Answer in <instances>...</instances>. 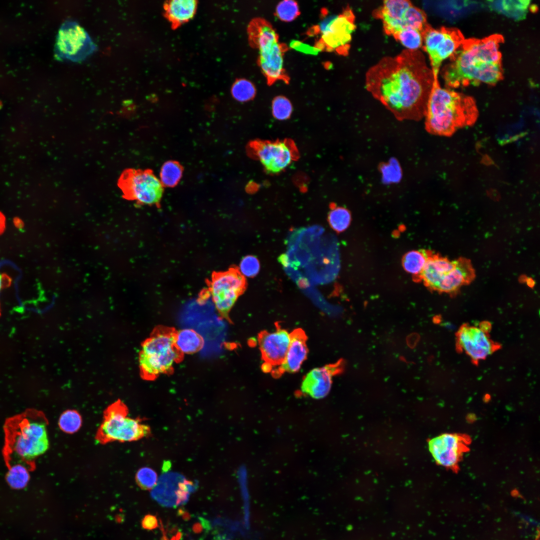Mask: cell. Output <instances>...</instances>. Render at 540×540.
<instances>
[{
    "mask_svg": "<svg viewBox=\"0 0 540 540\" xmlns=\"http://www.w3.org/2000/svg\"><path fill=\"white\" fill-rule=\"evenodd\" d=\"M468 439L456 434H444L428 442V449L436 462L455 468L467 450Z\"/></svg>",
    "mask_w": 540,
    "mask_h": 540,
    "instance_id": "2e32d148",
    "label": "cell"
},
{
    "mask_svg": "<svg viewBox=\"0 0 540 540\" xmlns=\"http://www.w3.org/2000/svg\"><path fill=\"white\" fill-rule=\"evenodd\" d=\"M290 46L291 48L297 51L306 54L316 55L321 51L316 46H313L296 40H292L290 44Z\"/></svg>",
    "mask_w": 540,
    "mask_h": 540,
    "instance_id": "e575fe53",
    "label": "cell"
},
{
    "mask_svg": "<svg viewBox=\"0 0 540 540\" xmlns=\"http://www.w3.org/2000/svg\"><path fill=\"white\" fill-rule=\"evenodd\" d=\"M126 405L118 400L104 410L103 420L96 434L100 444L118 441L132 442L151 434L150 427L139 418H130Z\"/></svg>",
    "mask_w": 540,
    "mask_h": 540,
    "instance_id": "52a82bcc",
    "label": "cell"
},
{
    "mask_svg": "<svg viewBox=\"0 0 540 540\" xmlns=\"http://www.w3.org/2000/svg\"><path fill=\"white\" fill-rule=\"evenodd\" d=\"M343 366V361L339 360L312 370L304 377L302 392L315 399L324 398L330 391L332 378L342 371Z\"/></svg>",
    "mask_w": 540,
    "mask_h": 540,
    "instance_id": "ac0fdd59",
    "label": "cell"
},
{
    "mask_svg": "<svg viewBox=\"0 0 540 540\" xmlns=\"http://www.w3.org/2000/svg\"><path fill=\"white\" fill-rule=\"evenodd\" d=\"M276 16L284 22H291L300 14L297 2L292 0L280 2L276 7Z\"/></svg>",
    "mask_w": 540,
    "mask_h": 540,
    "instance_id": "4dcf8cb0",
    "label": "cell"
},
{
    "mask_svg": "<svg viewBox=\"0 0 540 540\" xmlns=\"http://www.w3.org/2000/svg\"><path fill=\"white\" fill-rule=\"evenodd\" d=\"M97 48L88 32L78 22L66 20L58 31L56 44V56L60 60L80 62L84 60Z\"/></svg>",
    "mask_w": 540,
    "mask_h": 540,
    "instance_id": "7c38bea8",
    "label": "cell"
},
{
    "mask_svg": "<svg viewBox=\"0 0 540 540\" xmlns=\"http://www.w3.org/2000/svg\"><path fill=\"white\" fill-rule=\"evenodd\" d=\"M6 227V219L4 215L0 212V236L4 232Z\"/></svg>",
    "mask_w": 540,
    "mask_h": 540,
    "instance_id": "74e56055",
    "label": "cell"
},
{
    "mask_svg": "<svg viewBox=\"0 0 540 540\" xmlns=\"http://www.w3.org/2000/svg\"><path fill=\"white\" fill-rule=\"evenodd\" d=\"M431 254L425 250H413L406 252L402 258L404 270L409 274L420 276Z\"/></svg>",
    "mask_w": 540,
    "mask_h": 540,
    "instance_id": "cb8c5ba5",
    "label": "cell"
},
{
    "mask_svg": "<svg viewBox=\"0 0 540 540\" xmlns=\"http://www.w3.org/2000/svg\"><path fill=\"white\" fill-rule=\"evenodd\" d=\"M14 430L10 444L13 454L24 460H31L48 448L49 440L44 420L24 417Z\"/></svg>",
    "mask_w": 540,
    "mask_h": 540,
    "instance_id": "9c48e42d",
    "label": "cell"
},
{
    "mask_svg": "<svg viewBox=\"0 0 540 540\" xmlns=\"http://www.w3.org/2000/svg\"><path fill=\"white\" fill-rule=\"evenodd\" d=\"M246 287L244 278L238 270H231L216 274L210 290L217 310L226 315Z\"/></svg>",
    "mask_w": 540,
    "mask_h": 540,
    "instance_id": "9a60e30c",
    "label": "cell"
},
{
    "mask_svg": "<svg viewBox=\"0 0 540 540\" xmlns=\"http://www.w3.org/2000/svg\"><path fill=\"white\" fill-rule=\"evenodd\" d=\"M250 44L258 52V64L268 84L278 80L288 83L289 78L284 68L286 44L278 42V36L270 24L262 18L252 20L248 26Z\"/></svg>",
    "mask_w": 540,
    "mask_h": 540,
    "instance_id": "277c9868",
    "label": "cell"
},
{
    "mask_svg": "<svg viewBox=\"0 0 540 540\" xmlns=\"http://www.w3.org/2000/svg\"><path fill=\"white\" fill-rule=\"evenodd\" d=\"M292 110L290 101L286 97L278 96L272 102V113L274 116L278 120H285L289 118Z\"/></svg>",
    "mask_w": 540,
    "mask_h": 540,
    "instance_id": "1f68e13d",
    "label": "cell"
},
{
    "mask_svg": "<svg viewBox=\"0 0 540 540\" xmlns=\"http://www.w3.org/2000/svg\"><path fill=\"white\" fill-rule=\"evenodd\" d=\"M249 150L270 174L282 171L298 156L296 147L290 140L274 142L256 140L250 144Z\"/></svg>",
    "mask_w": 540,
    "mask_h": 540,
    "instance_id": "5bb4252c",
    "label": "cell"
},
{
    "mask_svg": "<svg viewBox=\"0 0 540 540\" xmlns=\"http://www.w3.org/2000/svg\"><path fill=\"white\" fill-rule=\"evenodd\" d=\"M136 482L144 490H152L158 483L156 472L152 468L144 467L138 470L136 476Z\"/></svg>",
    "mask_w": 540,
    "mask_h": 540,
    "instance_id": "d6a6232c",
    "label": "cell"
},
{
    "mask_svg": "<svg viewBox=\"0 0 540 540\" xmlns=\"http://www.w3.org/2000/svg\"><path fill=\"white\" fill-rule=\"evenodd\" d=\"M491 325L483 322L478 326L464 324L456 333V346L478 364L500 348V344L493 341L488 334Z\"/></svg>",
    "mask_w": 540,
    "mask_h": 540,
    "instance_id": "4fadbf2b",
    "label": "cell"
},
{
    "mask_svg": "<svg viewBox=\"0 0 540 540\" xmlns=\"http://www.w3.org/2000/svg\"><path fill=\"white\" fill-rule=\"evenodd\" d=\"M177 540L176 538H174V540Z\"/></svg>",
    "mask_w": 540,
    "mask_h": 540,
    "instance_id": "f35d334b",
    "label": "cell"
},
{
    "mask_svg": "<svg viewBox=\"0 0 540 540\" xmlns=\"http://www.w3.org/2000/svg\"><path fill=\"white\" fill-rule=\"evenodd\" d=\"M60 429L64 432L73 434L78 432L82 424V418L79 412L74 410H68L60 416L58 422Z\"/></svg>",
    "mask_w": 540,
    "mask_h": 540,
    "instance_id": "f1b7e54d",
    "label": "cell"
},
{
    "mask_svg": "<svg viewBox=\"0 0 540 540\" xmlns=\"http://www.w3.org/2000/svg\"><path fill=\"white\" fill-rule=\"evenodd\" d=\"M182 170L178 163L168 161L162 166L160 172V181L162 186L172 187L180 181Z\"/></svg>",
    "mask_w": 540,
    "mask_h": 540,
    "instance_id": "484cf974",
    "label": "cell"
},
{
    "mask_svg": "<svg viewBox=\"0 0 540 540\" xmlns=\"http://www.w3.org/2000/svg\"><path fill=\"white\" fill-rule=\"evenodd\" d=\"M475 276L474 269L468 258L450 260L431 254L419 278L431 290L452 294L471 283Z\"/></svg>",
    "mask_w": 540,
    "mask_h": 540,
    "instance_id": "5b68a950",
    "label": "cell"
},
{
    "mask_svg": "<svg viewBox=\"0 0 540 540\" xmlns=\"http://www.w3.org/2000/svg\"><path fill=\"white\" fill-rule=\"evenodd\" d=\"M503 36L493 34L482 38H470L449 58L441 71L446 88L494 86L504 78L502 54L499 48Z\"/></svg>",
    "mask_w": 540,
    "mask_h": 540,
    "instance_id": "7a4b0ae2",
    "label": "cell"
},
{
    "mask_svg": "<svg viewBox=\"0 0 540 540\" xmlns=\"http://www.w3.org/2000/svg\"><path fill=\"white\" fill-rule=\"evenodd\" d=\"M30 480L28 468L22 464L13 465L9 468L6 475V480L9 486L15 489L24 488Z\"/></svg>",
    "mask_w": 540,
    "mask_h": 540,
    "instance_id": "4316f807",
    "label": "cell"
},
{
    "mask_svg": "<svg viewBox=\"0 0 540 540\" xmlns=\"http://www.w3.org/2000/svg\"><path fill=\"white\" fill-rule=\"evenodd\" d=\"M434 78L420 50L405 49L368 68L365 86L399 120L424 117Z\"/></svg>",
    "mask_w": 540,
    "mask_h": 540,
    "instance_id": "6da1fadb",
    "label": "cell"
},
{
    "mask_svg": "<svg viewBox=\"0 0 540 540\" xmlns=\"http://www.w3.org/2000/svg\"><path fill=\"white\" fill-rule=\"evenodd\" d=\"M174 345L181 354H192L202 347L204 340L200 334L191 328H184L174 334Z\"/></svg>",
    "mask_w": 540,
    "mask_h": 540,
    "instance_id": "603a6c76",
    "label": "cell"
},
{
    "mask_svg": "<svg viewBox=\"0 0 540 540\" xmlns=\"http://www.w3.org/2000/svg\"><path fill=\"white\" fill-rule=\"evenodd\" d=\"M174 334L154 332L142 344L138 356L141 376L152 380L169 372L180 359V353L174 345Z\"/></svg>",
    "mask_w": 540,
    "mask_h": 540,
    "instance_id": "8992f818",
    "label": "cell"
},
{
    "mask_svg": "<svg viewBox=\"0 0 540 540\" xmlns=\"http://www.w3.org/2000/svg\"><path fill=\"white\" fill-rule=\"evenodd\" d=\"M232 92L234 98L240 102H246L252 99L256 94L254 86L250 81L240 79L234 84Z\"/></svg>",
    "mask_w": 540,
    "mask_h": 540,
    "instance_id": "f546056e",
    "label": "cell"
},
{
    "mask_svg": "<svg viewBox=\"0 0 540 540\" xmlns=\"http://www.w3.org/2000/svg\"><path fill=\"white\" fill-rule=\"evenodd\" d=\"M349 210L342 207L332 208L328 214V222L331 228L336 232H342L349 226L351 222Z\"/></svg>",
    "mask_w": 540,
    "mask_h": 540,
    "instance_id": "83f0119b",
    "label": "cell"
},
{
    "mask_svg": "<svg viewBox=\"0 0 540 540\" xmlns=\"http://www.w3.org/2000/svg\"><path fill=\"white\" fill-rule=\"evenodd\" d=\"M196 2L193 0H174L164 4L165 15L172 28H176L194 16Z\"/></svg>",
    "mask_w": 540,
    "mask_h": 540,
    "instance_id": "44dd1931",
    "label": "cell"
},
{
    "mask_svg": "<svg viewBox=\"0 0 540 540\" xmlns=\"http://www.w3.org/2000/svg\"><path fill=\"white\" fill-rule=\"evenodd\" d=\"M117 184L124 198L138 204H156L162 197L163 186L150 170L126 168L120 174Z\"/></svg>",
    "mask_w": 540,
    "mask_h": 540,
    "instance_id": "30bf717a",
    "label": "cell"
},
{
    "mask_svg": "<svg viewBox=\"0 0 540 540\" xmlns=\"http://www.w3.org/2000/svg\"><path fill=\"white\" fill-rule=\"evenodd\" d=\"M412 4L407 0H386L372 13V16L380 20L384 33L392 36L403 28V22L408 8Z\"/></svg>",
    "mask_w": 540,
    "mask_h": 540,
    "instance_id": "d6986e66",
    "label": "cell"
},
{
    "mask_svg": "<svg viewBox=\"0 0 540 540\" xmlns=\"http://www.w3.org/2000/svg\"><path fill=\"white\" fill-rule=\"evenodd\" d=\"M392 36L407 50H419L422 48L423 40L422 32L420 30L411 28H404Z\"/></svg>",
    "mask_w": 540,
    "mask_h": 540,
    "instance_id": "d4e9b609",
    "label": "cell"
},
{
    "mask_svg": "<svg viewBox=\"0 0 540 540\" xmlns=\"http://www.w3.org/2000/svg\"><path fill=\"white\" fill-rule=\"evenodd\" d=\"M290 340L286 355L282 364L273 371L274 376L284 373L298 372L306 360L308 348L306 336L301 328L294 330L290 334Z\"/></svg>",
    "mask_w": 540,
    "mask_h": 540,
    "instance_id": "ffe728a7",
    "label": "cell"
},
{
    "mask_svg": "<svg viewBox=\"0 0 540 540\" xmlns=\"http://www.w3.org/2000/svg\"><path fill=\"white\" fill-rule=\"evenodd\" d=\"M530 0H500L488 2L490 8L516 20H524L526 16Z\"/></svg>",
    "mask_w": 540,
    "mask_h": 540,
    "instance_id": "7402d4cb",
    "label": "cell"
},
{
    "mask_svg": "<svg viewBox=\"0 0 540 540\" xmlns=\"http://www.w3.org/2000/svg\"><path fill=\"white\" fill-rule=\"evenodd\" d=\"M260 264L258 259L253 256H247L241 260L239 272L244 277H254L259 272Z\"/></svg>",
    "mask_w": 540,
    "mask_h": 540,
    "instance_id": "836d02e7",
    "label": "cell"
},
{
    "mask_svg": "<svg viewBox=\"0 0 540 540\" xmlns=\"http://www.w3.org/2000/svg\"><path fill=\"white\" fill-rule=\"evenodd\" d=\"M290 340V334L277 326L272 332L263 331L258 336L259 347L264 362V371L270 372L273 367L278 366L288 351Z\"/></svg>",
    "mask_w": 540,
    "mask_h": 540,
    "instance_id": "e0dca14e",
    "label": "cell"
},
{
    "mask_svg": "<svg viewBox=\"0 0 540 540\" xmlns=\"http://www.w3.org/2000/svg\"><path fill=\"white\" fill-rule=\"evenodd\" d=\"M478 116L474 99L440 86L434 78L424 114L425 127L430 134L450 136L458 129L474 124Z\"/></svg>",
    "mask_w": 540,
    "mask_h": 540,
    "instance_id": "3957f363",
    "label": "cell"
},
{
    "mask_svg": "<svg viewBox=\"0 0 540 540\" xmlns=\"http://www.w3.org/2000/svg\"><path fill=\"white\" fill-rule=\"evenodd\" d=\"M422 34V48L428 54L434 78H438L442 62L456 50L465 38L457 28L442 26L434 28L428 23Z\"/></svg>",
    "mask_w": 540,
    "mask_h": 540,
    "instance_id": "8fae6325",
    "label": "cell"
},
{
    "mask_svg": "<svg viewBox=\"0 0 540 540\" xmlns=\"http://www.w3.org/2000/svg\"><path fill=\"white\" fill-rule=\"evenodd\" d=\"M158 520L154 516L148 515L144 516L142 521V526L148 530L155 528L158 526Z\"/></svg>",
    "mask_w": 540,
    "mask_h": 540,
    "instance_id": "d590c367",
    "label": "cell"
},
{
    "mask_svg": "<svg viewBox=\"0 0 540 540\" xmlns=\"http://www.w3.org/2000/svg\"><path fill=\"white\" fill-rule=\"evenodd\" d=\"M354 20V14L349 6L338 15L324 18L317 28H312L314 33L320 34L315 46L321 51H334L347 55L352 34L356 28Z\"/></svg>",
    "mask_w": 540,
    "mask_h": 540,
    "instance_id": "ba28073f",
    "label": "cell"
},
{
    "mask_svg": "<svg viewBox=\"0 0 540 540\" xmlns=\"http://www.w3.org/2000/svg\"><path fill=\"white\" fill-rule=\"evenodd\" d=\"M12 278L5 274L0 273V292L4 288L8 287L12 283Z\"/></svg>",
    "mask_w": 540,
    "mask_h": 540,
    "instance_id": "8d00e7d4",
    "label": "cell"
}]
</instances>
